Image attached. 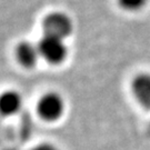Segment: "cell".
<instances>
[{
  "label": "cell",
  "mask_w": 150,
  "mask_h": 150,
  "mask_svg": "<svg viewBox=\"0 0 150 150\" xmlns=\"http://www.w3.org/2000/svg\"><path fill=\"white\" fill-rule=\"evenodd\" d=\"M39 54L45 60L52 64H61L67 57V47L64 39L45 35L38 45Z\"/></svg>",
  "instance_id": "1"
},
{
  "label": "cell",
  "mask_w": 150,
  "mask_h": 150,
  "mask_svg": "<svg viewBox=\"0 0 150 150\" xmlns=\"http://www.w3.org/2000/svg\"><path fill=\"white\" fill-rule=\"evenodd\" d=\"M42 27L45 35L64 40L72 32V21L66 13L54 12L45 18Z\"/></svg>",
  "instance_id": "2"
},
{
  "label": "cell",
  "mask_w": 150,
  "mask_h": 150,
  "mask_svg": "<svg viewBox=\"0 0 150 150\" xmlns=\"http://www.w3.org/2000/svg\"><path fill=\"white\" fill-rule=\"evenodd\" d=\"M64 111V99L56 92H49L39 100L38 112L40 117L47 121H56Z\"/></svg>",
  "instance_id": "3"
},
{
  "label": "cell",
  "mask_w": 150,
  "mask_h": 150,
  "mask_svg": "<svg viewBox=\"0 0 150 150\" xmlns=\"http://www.w3.org/2000/svg\"><path fill=\"white\" fill-rule=\"evenodd\" d=\"M131 90L136 100L146 109H150V74L141 72L132 79Z\"/></svg>",
  "instance_id": "4"
},
{
  "label": "cell",
  "mask_w": 150,
  "mask_h": 150,
  "mask_svg": "<svg viewBox=\"0 0 150 150\" xmlns=\"http://www.w3.org/2000/svg\"><path fill=\"white\" fill-rule=\"evenodd\" d=\"M22 106L21 96L13 90H7L0 95V113L4 116H12Z\"/></svg>",
  "instance_id": "5"
},
{
  "label": "cell",
  "mask_w": 150,
  "mask_h": 150,
  "mask_svg": "<svg viewBox=\"0 0 150 150\" xmlns=\"http://www.w3.org/2000/svg\"><path fill=\"white\" fill-rule=\"evenodd\" d=\"M16 56L21 66L26 68H31L37 64L40 54L38 47L35 45L30 42H22L17 47Z\"/></svg>",
  "instance_id": "6"
},
{
  "label": "cell",
  "mask_w": 150,
  "mask_h": 150,
  "mask_svg": "<svg viewBox=\"0 0 150 150\" xmlns=\"http://www.w3.org/2000/svg\"><path fill=\"white\" fill-rule=\"evenodd\" d=\"M118 2L125 10L129 12H137L145 8L148 0H118Z\"/></svg>",
  "instance_id": "7"
},
{
  "label": "cell",
  "mask_w": 150,
  "mask_h": 150,
  "mask_svg": "<svg viewBox=\"0 0 150 150\" xmlns=\"http://www.w3.org/2000/svg\"><path fill=\"white\" fill-rule=\"evenodd\" d=\"M33 150H59L56 146L51 145V144H41V145L37 146Z\"/></svg>",
  "instance_id": "8"
}]
</instances>
